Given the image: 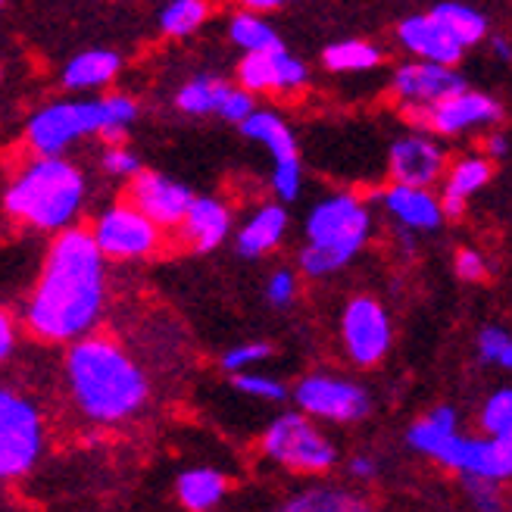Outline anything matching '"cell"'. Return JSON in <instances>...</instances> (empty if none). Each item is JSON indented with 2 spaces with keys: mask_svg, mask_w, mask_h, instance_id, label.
<instances>
[{
  "mask_svg": "<svg viewBox=\"0 0 512 512\" xmlns=\"http://www.w3.org/2000/svg\"><path fill=\"white\" fill-rule=\"evenodd\" d=\"M104 310V250L82 228H66L47 253L25 322L44 341H79Z\"/></svg>",
  "mask_w": 512,
  "mask_h": 512,
  "instance_id": "6da1fadb",
  "label": "cell"
},
{
  "mask_svg": "<svg viewBox=\"0 0 512 512\" xmlns=\"http://www.w3.org/2000/svg\"><path fill=\"white\" fill-rule=\"evenodd\" d=\"M66 375L75 406L94 422H122L147 400L141 369L107 338L75 341L66 356Z\"/></svg>",
  "mask_w": 512,
  "mask_h": 512,
  "instance_id": "7a4b0ae2",
  "label": "cell"
},
{
  "mask_svg": "<svg viewBox=\"0 0 512 512\" xmlns=\"http://www.w3.org/2000/svg\"><path fill=\"white\" fill-rule=\"evenodd\" d=\"M85 203V175L60 157H38L25 166L4 194V207L13 219L60 232L69 228Z\"/></svg>",
  "mask_w": 512,
  "mask_h": 512,
  "instance_id": "3957f363",
  "label": "cell"
},
{
  "mask_svg": "<svg viewBox=\"0 0 512 512\" xmlns=\"http://www.w3.org/2000/svg\"><path fill=\"white\" fill-rule=\"evenodd\" d=\"M369 235V213L356 197L338 194L316 203L306 219L310 247L300 253V269L306 275H325L341 269L353 253H360Z\"/></svg>",
  "mask_w": 512,
  "mask_h": 512,
  "instance_id": "277c9868",
  "label": "cell"
},
{
  "mask_svg": "<svg viewBox=\"0 0 512 512\" xmlns=\"http://www.w3.org/2000/svg\"><path fill=\"white\" fill-rule=\"evenodd\" d=\"M138 116V107L128 97H104L85 100V104H54L32 116L29 122V144L41 157H60V153L79 141L82 135L104 132L113 125H128Z\"/></svg>",
  "mask_w": 512,
  "mask_h": 512,
  "instance_id": "5b68a950",
  "label": "cell"
},
{
  "mask_svg": "<svg viewBox=\"0 0 512 512\" xmlns=\"http://www.w3.org/2000/svg\"><path fill=\"white\" fill-rule=\"evenodd\" d=\"M409 447L419 453L434 456L447 469H456L463 475H484V478H512V447H506L497 434L488 441L459 438L456 431H441L434 422H419L409 428Z\"/></svg>",
  "mask_w": 512,
  "mask_h": 512,
  "instance_id": "8992f818",
  "label": "cell"
},
{
  "mask_svg": "<svg viewBox=\"0 0 512 512\" xmlns=\"http://www.w3.org/2000/svg\"><path fill=\"white\" fill-rule=\"evenodd\" d=\"M41 444L44 431L38 409L19 394H0V475L7 481L29 475L41 456Z\"/></svg>",
  "mask_w": 512,
  "mask_h": 512,
  "instance_id": "52a82bcc",
  "label": "cell"
},
{
  "mask_svg": "<svg viewBox=\"0 0 512 512\" xmlns=\"http://www.w3.org/2000/svg\"><path fill=\"white\" fill-rule=\"evenodd\" d=\"M263 450L275 459L300 472H322L335 463V447L297 413H288L272 422L263 438Z\"/></svg>",
  "mask_w": 512,
  "mask_h": 512,
  "instance_id": "ba28073f",
  "label": "cell"
},
{
  "mask_svg": "<svg viewBox=\"0 0 512 512\" xmlns=\"http://www.w3.org/2000/svg\"><path fill=\"white\" fill-rule=\"evenodd\" d=\"M157 228L160 225L138 207H113L97 219L94 238L100 250H104V256H113V260H138V256L157 250L160 244Z\"/></svg>",
  "mask_w": 512,
  "mask_h": 512,
  "instance_id": "9c48e42d",
  "label": "cell"
},
{
  "mask_svg": "<svg viewBox=\"0 0 512 512\" xmlns=\"http://www.w3.org/2000/svg\"><path fill=\"white\" fill-rule=\"evenodd\" d=\"M406 116L413 119L416 125H422V128H434V132L456 135V132H463V128L478 125V122H497L500 107L484 94L459 91V94L434 100V104H409Z\"/></svg>",
  "mask_w": 512,
  "mask_h": 512,
  "instance_id": "30bf717a",
  "label": "cell"
},
{
  "mask_svg": "<svg viewBox=\"0 0 512 512\" xmlns=\"http://www.w3.org/2000/svg\"><path fill=\"white\" fill-rule=\"evenodd\" d=\"M297 403L310 416L331 419V422H353L369 413V397L363 388H356V384L341 381V378H325V375L303 378L297 388Z\"/></svg>",
  "mask_w": 512,
  "mask_h": 512,
  "instance_id": "8fae6325",
  "label": "cell"
},
{
  "mask_svg": "<svg viewBox=\"0 0 512 512\" xmlns=\"http://www.w3.org/2000/svg\"><path fill=\"white\" fill-rule=\"evenodd\" d=\"M344 344L360 366L378 363L391 347V322L372 297H356L344 313Z\"/></svg>",
  "mask_w": 512,
  "mask_h": 512,
  "instance_id": "7c38bea8",
  "label": "cell"
},
{
  "mask_svg": "<svg viewBox=\"0 0 512 512\" xmlns=\"http://www.w3.org/2000/svg\"><path fill=\"white\" fill-rule=\"evenodd\" d=\"M132 203L157 225H182L194 194L185 185H175L157 172H138L132 182Z\"/></svg>",
  "mask_w": 512,
  "mask_h": 512,
  "instance_id": "4fadbf2b",
  "label": "cell"
},
{
  "mask_svg": "<svg viewBox=\"0 0 512 512\" xmlns=\"http://www.w3.org/2000/svg\"><path fill=\"white\" fill-rule=\"evenodd\" d=\"M394 88L406 104H434V100L466 91V82L444 63H409L394 75Z\"/></svg>",
  "mask_w": 512,
  "mask_h": 512,
  "instance_id": "5bb4252c",
  "label": "cell"
},
{
  "mask_svg": "<svg viewBox=\"0 0 512 512\" xmlns=\"http://www.w3.org/2000/svg\"><path fill=\"white\" fill-rule=\"evenodd\" d=\"M241 85L247 91L260 88H300L306 82V69L297 63L291 54H285V47H269V50H250L241 60Z\"/></svg>",
  "mask_w": 512,
  "mask_h": 512,
  "instance_id": "9a60e30c",
  "label": "cell"
},
{
  "mask_svg": "<svg viewBox=\"0 0 512 512\" xmlns=\"http://www.w3.org/2000/svg\"><path fill=\"white\" fill-rule=\"evenodd\" d=\"M400 41L413 50V54L434 60V63H444V66H453L459 57H463V44H459L450 35L447 25L441 19H434L431 13L428 16H409L400 25Z\"/></svg>",
  "mask_w": 512,
  "mask_h": 512,
  "instance_id": "2e32d148",
  "label": "cell"
},
{
  "mask_svg": "<svg viewBox=\"0 0 512 512\" xmlns=\"http://www.w3.org/2000/svg\"><path fill=\"white\" fill-rule=\"evenodd\" d=\"M444 169V153L425 138H406L391 147V175L400 185H431Z\"/></svg>",
  "mask_w": 512,
  "mask_h": 512,
  "instance_id": "e0dca14e",
  "label": "cell"
},
{
  "mask_svg": "<svg viewBox=\"0 0 512 512\" xmlns=\"http://www.w3.org/2000/svg\"><path fill=\"white\" fill-rule=\"evenodd\" d=\"M384 203L388 210L406 225V228H416V232H434L441 225L444 213V203L434 200L422 185H400L391 188L384 194Z\"/></svg>",
  "mask_w": 512,
  "mask_h": 512,
  "instance_id": "ac0fdd59",
  "label": "cell"
},
{
  "mask_svg": "<svg viewBox=\"0 0 512 512\" xmlns=\"http://www.w3.org/2000/svg\"><path fill=\"white\" fill-rule=\"evenodd\" d=\"M228 225H232V219H228V210L222 207L219 200L213 197H194L191 210L182 222V235L200 250L207 253L213 247H219L228 235Z\"/></svg>",
  "mask_w": 512,
  "mask_h": 512,
  "instance_id": "d6986e66",
  "label": "cell"
},
{
  "mask_svg": "<svg viewBox=\"0 0 512 512\" xmlns=\"http://www.w3.org/2000/svg\"><path fill=\"white\" fill-rule=\"evenodd\" d=\"M285 228H288V213L275 207V203L272 207H263L260 213H253L238 232L241 256H260V253L272 250L281 241V235H285Z\"/></svg>",
  "mask_w": 512,
  "mask_h": 512,
  "instance_id": "ffe728a7",
  "label": "cell"
},
{
  "mask_svg": "<svg viewBox=\"0 0 512 512\" xmlns=\"http://www.w3.org/2000/svg\"><path fill=\"white\" fill-rule=\"evenodd\" d=\"M116 72H119V57L113 50H88V54H79L66 66L63 85L66 88H97V85H107Z\"/></svg>",
  "mask_w": 512,
  "mask_h": 512,
  "instance_id": "44dd1931",
  "label": "cell"
},
{
  "mask_svg": "<svg viewBox=\"0 0 512 512\" xmlns=\"http://www.w3.org/2000/svg\"><path fill=\"white\" fill-rule=\"evenodd\" d=\"M241 132L253 141H260L269 147V153L275 160H288V157H297V147H294V135H291V128L281 122L275 113H250L244 122H241Z\"/></svg>",
  "mask_w": 512,
  "mask_h": 512,
  "instance_id": "7402d4cb",
  "label": "cell"
},
{
  "mask_svg": "<svg viewBox=\"0 0 512 512\" xmlns=\"http://www.w3.org/2000/svg\"><path fill=\"white\" fill-rule=\"evenodd\" d=\"M491 166L484 160H463L459 166H453L450 178H447V188H444V213L447 216H459L463 213V200L478 191L484 182H488Z\"/></svg>",
  "mask_w": 512,
  "mask_h": 512,
  "instance_id": "603a6c76",
  "label": "cell"
},
{
  "mask_svg": "<svg viewBox=\"0 0 512 512\" xmlns=\"http://www.w3.org/2000/svg\"><path fill=\"white\" fill-rule=\"evenodd\" d=\"M225 497V478L213 469H191L178 478V500L188 509H213Z\"/></svg>",
  "mask_w": 512,
  "mask_h": 512,
  "instance_id": "cb8c5ba5",
  "label": "cell"
},
{
  "mask_svg": "<svg viewBox=\"0 0 512 512\" xmlns=\"http://www.w3.org/2000/svg\"><path fill=\"white\" fill-rule=\"evenodd\" d=\"M431 16H434V19H441V22L447 25V29H450V35H453L459 44H463V47L481 41L484 29H488V22H484V16H478L475 10H469V7H463V4H441V7H434V10H431Z\"/></svg>",
  "mask_w": 512,
  "mask_h": 512,
  "instance_id": "d4e9b609",
  "label": "cell"
},
{
  "mask_svg": "<svg viewBox=\"0 0 512 512\" xmlns=\"http://www.w3.org/2000/svg\"><path fill=\"white\" fill-rule=\"evenodd\" d=\"M228 91L232 88L216 82V79H194L191 85H185L182 91H178V107H182L185 113H194V116L219 113Z\"/></svg>",
  "mask_w": 512,
  "mask_h": 512,
  "instance_id": "484cf974",
  "label": "cell"
},
{
  "mask_svg": "<svg viewBox=\"0 0 512 512\" xmlns=\"http://www.w3.org/2000/svg\"><path fill=\"white\" fill-rule=\"evenodd\" d=\"M378 63V50L366 41H341L325 50V66L338 72H360Z\"/></svg>",
  "mask_w": 512,
  "mask_h": 512,
  "instance_id": "4316f807",
  "label": "cell"
},
{
  "mask_svg": "<svg viewBox=\"0 0 512 512\" xmlns=\"http://www.w3.org/2000/svg\"><path fill=\"white\" fill-rule=\"evenodd\" d=\"M232 41L244 50H269V47H278V35L269 29V25L260 19V16H250V13H241L232 19Z\"/></svg>",
  "mask_w": 512,
  "mask_h": 512,
  "instance_id": "83f0119b",
  "label": "cell"
},
{
  "mask_svg": "<svg viewBox=\"0 0 512 512\" xmlns=\"http://www.w3.org/2000/svg\"><path fill=\"white\" fill-rule=\"evenodd\" d=\"M203 19H207V4L203 0H172L160 16L163 32L169 35H191Z\"/></svg>",
  "mask_w": 512,
  "mask_h": 512,
  "instance_id": "f1b7e54d",
  "label": "cell"
},
{
  "mask_svg": "<svg viewBox=\"0 0 512 512\" xmlns=\"http://www.w3.org/2000/svg\"><path fill=\"white\" fill-rule=\"evenodd\" d=\"M360 506L363 503H356L353 497L341 491H310L288 503L291 512H344V509H360Z\"/></svg>",
  "mask_w": 512,
  "mask_h": 512,
  "instance_id": "f546056e",
  "label": "cell"
},
{
  "mask_svg": "<svg viewBox=\"0 0 512 512\" xmlns=\"http://www.w3.org/2000/svg\"><path fill=\"white\" fill-rule=\"evenodd\" d=\"M235 388L247 397H260V400H285V384H278L269 375H244L235 372Z\"/></svg>",
  "mask_w": 512,
  "mask_h": 512,
  "instance_id": "4dcf8cb0",
  "label": "cell"
},
{
  "mask_svg": "<svg viewBox=\"0 0 512 512\" xmlns=\"http://www.w3.org/2000/svg\"><path fill=\"white\" fill-rule=\"evenodd\" d=\"M481 425L491 434H500L503 428L512 425V391H497L488 403H484Z\"/></svg>",
  "mask_w": 512,
  "mask_h": 512,
  "instance_id": "1f68e13d",
  "label": "cell"
},
{
  "mask_svg": "<svg viewBox=\"0 0 512 512\" xmlns=\"http://www.w3.org/2000/svg\"><path fill=\"white\" fill-rule=\"evenodd\" d=\"M272 188H275V194L285 200V203L297 200V194H300V163H297V157L275 160Z\"/></svg>",
  "mask_w": 512,
  "mask_h": 512,
  "instance_id": "d6a6232c",
  "label": "cell"
},
{
  "mask_svg": "<svg viewBox=\"0 0 512 512\" xmlns=\"http://www.w3.org/2000/svg\"><path fill=\"white\" fill-rule=\"evenodd\" d=\"M272 350L266 347V344H244V347H235V350H228L225 356H222V369L225 372H241L244 366H250V363H260V360H266Z\"/></svg>",
  "mask_w": 512,
  "mask_h": 512,
  "instance_id": "836d02e7",
  "label": "cell"
},
{
  "mask_svg": "<svg viewBox=\"0 0 512 512\" xmlns=\"http://www.w3.org/2000/svg\"><path fill=\"white\" fill-rule=\"evenodd\" d=\"M497 484H500L497 478L466 475V491H469V497L475 500V506H481V509H497V500H500Z\"/></svg>",
  "mask_w": 512,
  "mask_h": 512,
  "instance_id": "e575fe53",
  "label": "cell"
},
{
  "mask_svg": "<svg viewBox=\"0 0 512 512\" xmlns=\"http://www.w3.org/2000/svg\"><path fill=\"white\" fill-rule=\"evenodd\" d=\"M509 344V335L503 328L491 325V328H484L481 335H478V353H481V360L484 363H500V356Z\"/></svg>",
  "mask_w": 512,
  "mask_h": 512,
  "instance_id": "d590c367",
  "label": "cell"
},
{
  "mask_svg": "<svg viewBox=\"0 0 512 512\" xmlns=\"http://www.w3.org/2000/svg\"><path fill=\"white\" fill-rule=\"evenodd\" d=\"M104 169L110 175H119V178H128V175H138L141 172V163L135 153H128L122 147H110L107 157H104Z\"/></svg>",
  "mask_w": 512,
  "mask_h": 512,
  "instance_id": "8d00e7d4",
  "label": "cell"
},
{
  "mask_svg": "<svg viewBox=\"0 0 512 512\" xmlns=\"http://www.w3.org/2000/svg\"><path fill=\"white\" fill-rule=\"evenodd\" d=\"M250 113H253V100H250L247 91H228L225 104L219 107V116L228 119V122H244Z\"/></svg>",
  "mask_w": 512,
  "mask_h": 512,
  "instance_id": "74e56055",
  "label": "cell"
},
{
  "mask_svg": "<svg viewBox=\"0 0 512 512\" xmlns=\"http://www.w3.org/2000/svg\"><path fill=\"white\" fill-rule=\"evenodd\" d=\"M266 297H269V303L272 306H288L291 303V297H294V275L291 272H275L272 278H269V288H266Z\"/></svg>",
  "mask_w": 512,
  "mask_h": 512,
  "instance_id": "f35d334b",
  "label": "cell"
},
{
  "mask_svg": "<svg viewBox=\"0 0 512 512\" xmlns=\"http://www.w3.org/2000/svg\"><path fill=\"white\" fill-rule=\"evenodd\" d=\"M456 272H459V278H466V281H478L484 275V260L475 250H463L456 256Z\"/></svg>",
  "mask_w": 512,
  "mask_h": 512,
  "instance_id": "ab89813d",
  "label": "cell"
},
{
  "mask_svg": "<svg viewBox=\"0 0 512 512\" xmlns=\"http://www.w3.org/2000/svg\"><path fill=\"white\" fill-rule=\"evenodd\" d=\"M428 422H434L441 431H456V413L450 406H438L434 409V413L428 416Z\"/></svg>",
  "mask_w": 512,
  "mask_h": 512,
  "instance_id": "60d3db41",
  "label": "cell"
},
{
  "mask_svg": "<svg viewBox=\"0 0 512 512\" xmlns=\"http://www.w3.org/2000/svg\"><path fill=\"white\" fill-rule=\"evenodd\" d=\"M10 353H13V325L4 316L0 319V356H10Z\"/></svg>",
  "mask_w": 512,
  "mask_h": 512,
  "instance_id": "b9f144b4",
  "label": "cell"
},
{
  "mask_svg": "<svg viewBox=\"0 0 512 512\" xmlns=\"http://www.w3.org/2000/svg\"><path fill=\"white\" fill-rule=\"evenodd\" d=\"M350 472L353 475H360V478H375V463L366 456H356L353 463H350Z\"/></svg>",
  "mask_w": 512,
  "mask_h": 512,
  "instance_id": "7bdbcfd3",
  "label": "cell"
},
{
  "mask_svg": "<svg viewBox=\"0 0 512 512\" xmlns=\"http://www.w3.org/2000/svg\"><path fill=\"white\" fill-rule=\"evenodd\" d=\"M488 153H491V157H503V153H506V138L494 135V138L488 141Z\"/></svg>",
  "mask_w": 512,
  "mask_h": 512,
  "instance_id": "ee69618b",
  "label": "cell"
},
{
  "mask_svg": "<svg viewBox=\"0 0 512 512\" xmlns=\"http://www.w3.org/2000/svg\"><path fill=\"white\" fill-rule=\"evenodd\" d=\"M247 7H253V10H272V7H278V4H285V0H244Z\"/></svg>",
  "mask_w": 512,
  "mask_h": 512,
  "instance_id": "f6af8a7d",
  "label": "cell"
},
{
  "mask_svg": "<svg viewBox=\"0 0 512 512\" xmlns=\"http://www.w3.org/2000/svg\"><path fill=\"white\" fill-rule=\"evenodd\" d=\"M494 50H497V57H500V60H509V57H512V47H509L506 41H494Z\"/></svg>",
  "mask_w": 512,
  "mask_h": 512,
  "instance_id": "bcb514c9",
  "label": "cell"
},
{
  "mask_svg": "<svg viewBox=\"0 0 512 512\" xmlns=\"http://www.w3.org/2000/svg\"><path fill=\"white\" fill-rule=\"evenodd\" d=\"M500 366L512 369V338H509V344H506V350H503V356H500Z\"/></svg>",
  "mask_w": 512,
  "mask_h": 512,
  "instance_id": "7dc6e473",
  "label": "cell"
},
{
  "mask_svg": "<svg viewBox=\"0 0 512 512\" xmlns=\"http://www.w3.org/2000/svg\"><path fill=\"white\" fill-rule=\"evenodd\" d=\"M497 438H500V441H503L506 447H512V425H509V428H503V431L497 434Z\"/></svg>",
  "mask_w": 512,
  "mask_h": 512,
  "instance_id": "c3c4849f",
  "label": "cell"
}]
</instances>
